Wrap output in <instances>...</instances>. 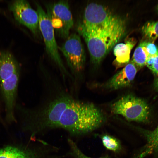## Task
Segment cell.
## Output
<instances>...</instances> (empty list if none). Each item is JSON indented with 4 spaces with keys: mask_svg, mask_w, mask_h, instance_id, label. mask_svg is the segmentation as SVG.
<instances>
[{
    "mask_svg": "<svg viewBox=\"0 0 158 158\" xmlns=\"http://www.w3.org/2000/svg\"><path fill=\"white\" fill-rule=\"evenodd\" d=\"M136 129L145 137L147 140L146 145L137 157L144 158L153 154H158V126L154 130H150L138 127Z\"/></svg>",
    "mask_w": 158,
    "mask_h": 158,
    "instance_id": "obj_14",
    "label": "cell"
},
{
    "mask_svg": "<svg viewBox=\"0 0 158 158\" xmlns=\"http://www.w3.org/2000/svg\"><path fill=\"white\" fill-rule=\"evenodd\" d=\"M146 65L154 74L158 76V51L156 55L149 57Z\"/></svg>",
    "mask_w": 158,
    "mask_h": 158,
    "instance_id": "obj_19",
    "label": "cell"
},
{
    "mask_svg": "<svg viewBox=\"0 0 158 158\" xmlns=\"http://www.w3.org/2000/svg\"><path fill=\"white\" fill-rule=\"evenodd\" d=\"M44 142L41 146L8 145L0 149V158H54L57 156L48 154L49 145Z\"/></svg>",
    "mask_w": 158,
    "mask_h": 158,
    "instance_id": "obj_11",
    "label": "cell"
},
{
    "mask_svg": "<svg viewBox=\"0 0 158 158\" xmlns=\"http://www.w3.org/2000/svg\"><path fill=\"white\" fill-rule=\"evenodd\" d=\"M156 10L157 12H158V3L157 4V5L156 7Z\"/></svg>",
    "mask_w": 158,
    "mask_h": 158,
    "instance_id": "obj_22",
    "label": "cell"
},
{
    "mask_svg": "<svg viewBox=\"0 0 158 158\" xmlns=\"http://www.w3.org/2000/svg\"><path fill=\"white\" fill-rule=\"evenodd\" d=\"M39 16L40 31L44 39L46 50L49 58L58 66L63 74H68L58 51L59 47L55 39L54 31L48 16L41 6L36 4Z\"/></svg>",
    "mask_w": 158,
    "mask_h": 158,
    "instance_id": "obj_6",
    "label": "cell"
},
{
    "mask_svg": "<svg viewBox=\"0 0 158 158\" xmlns=\"http://www.w3.org/2000/svg\"><path fill=\"white\" fill-rule=\"evenodd\" d=\"M146 48L149 57L155 56L157 54L158 51V47L154 42L147 41L146 44Z\"/></svg>",
    "mask_w": 158,
    "mask_h": 158,
    "instance_id": "obj_20",
    "label": "cell"
},
{
    "mask_svg": "<svg viewBox=\"0 0 158 158\" xmlns=\"http://www.w3.org/2000/svg\"><path fill=\"white\" fill-rule=\"evenodd\" d=\"M112 112L129 121L146 123L149 121L150 109L143 99L129 94L122 97L111 105Z\"/></svg>",
    "mask_w": 158,
    "mask_h": 158,
    "instance_id": "obj_4",
    "label": "cell"
},
{
    "mask_svg": "<svg viewBox=\"0 0 158 158\" xmlns=\"http://www.w3.org/2000/svg\"><path fill=\"white\" fill-rule=\"evenodd\" d=\"M9 9L16 21L28 28L35 37H41L38 14L27 1H14L10 5Z\"/></svg>",
    "mask_w": 158,
    "mask_h": 158,
    "instance_id": "obj_9",
    "label": "cell"
},
{
    "mask_svg": "<svg viewBox=\"0 0 158 158\" xmlns=\"http://www.w3.org/2000/svg\"><path fill=\"white\" fill-rule=\"evenodd\" d=\"M137 71V68L131 61L107 82L105 86L108 89L114 90L126 87L133 80Z\"/></svg>",
    "mask_w": 158,
    "mask_h": 158,
    "instance_id": "obj_12",
    "label": "cell"
},
{
    "mask_svg": "<svg viewBox=\"0 0 158 158\" xmlns=\"http://www.w3.org/2000/svg\"><path fill=\"white\" fill-rule=\"evenodd\" d=\"M20 69L0 76V89L5 106L6 118L9 123L16 121L15 111Z\"/></svg>",
    "mask_w": 158,
    "mask_h": 158,
    "instance_id": "obj_7",
    "label": "cell"
},
{
    "mask_svg": "<svg viewBox=\"0 0 158 158\" xmlns=\"http://www.w3.org/2000/svg\"><path fill=\"white\" fill-rule=\"evenodd\" d=\"M59 49L73 73H77L82 70L85 63V54L79 35L75 33L70 35Z\"/></svg>",
    "mask_w": 158,
    "mask_h": 158,
    "instance_id": "obj_8",
    "label": "cell"
},
{
    "mask_svg": "<svg viewBox=\"0 0 158 158\" xmlns=\"http://www.w3.org/2000/svg\"><path fill=\"white\" fill-rule=\"evenodd\" d=\"M147 42L143 41L140 42L134 51L131 61L137 68H142L146 65L149 57L146 48Z\"/></svg>",
    "mask_w": 158,
    "mask_h": 158,
    "instance_id": "obj_15",
    "label": "cell"
},
{
    "mask_svg": "<svg viewBox=\"0 0 158 158\" xmlns=\"http://www.w3.org/2000/svg\"><path fill=\"white\" fill-rule=\"evenodd\" d=\"M68 142L70 150L68 153L75 158H109L108 157H103L99 158H92L84 154L78 147L75 143L71 138H68Z\"/></svg>",
    "mask_w": 158,
    "mask_h": 158,
    "instance_id": "obj_18",
    "label": "cell"
},
{
    "mask_svg": "<svg viewBox=\"0 0 158 158\" xmlns=\"http://www.w3.org/2000/svg\"><path fill=\"white\" fill-rule=\"evenodd\" d=\"M46 13L54 32L59 37L66 39L74 25L67 1L61 0L47 5Z\"/></svg>",
    "mask_w": 158,
    "mask_h": 158,
    "instance_id": "obj_5",
    "label": "cell"
},
{
    "mask_svg": "<svg viewBox=\"0 0 158 158\" xmlns=\"http://www.w3.org/2000/svg\"><path fill=\"white\" fill-rule=\"evenodd\" d=\"M105 121L102 112L93 104L73 98L63 113L57 125L73 136L90 133L101 126Z\"/></svg>",
    "mask_w": 158,
    "mask_h": 158,
    "instance_id": "obj_2",
    "label": "cell"
},
{
    "mask_svg": "<svg viewBox=\"0 0 158 158\" xmlns=\"http://www.w3.org/2000/svg\"><path fill=\"white\" fill-rule=\"evenodd\" d=\"M100 138L103 145L107 149L114 152L121 150V145L119 141L112 136L103 134L101 135Z\"/></svg>",
    "mask_w": 158,
    "mask_h": 158,
    "instance_id": "obj_17",
    "label": "cell"
},
{
    "mask_svg": "<svg viewBox=\"0 0 158 158\" xmlns=\"http://www.w3.org/2000/svg\"><path fill=\"white\" fill-rule=\"evenodd\" d=\"M72 98L63 95L50 102L41 110L34 112L23 111L29 129L32 135L57 128L61 116Z\"/></svg>",
    "mask_w": 158,
    "mask_h": 158,
    "instance_id": "obj_3",
    "label": "cell"
},
{
    "mask_svg": "<svg viewBox=\"0 0 158 158\" xmlns=\"http://www.w3.org/2000/svg\"><path fill=\"white\" fill-rule=\"evenodd\" d=\"M141 31L149 41L154 42L158 38V20L147 22L142 26Z\"/></svg>",
    "mask_w": 158,
    "mask_h": 158,
    "instance_id": "obj_16",
    "label": "cell"
},
{
    "mask_svg": "<svg viewBox=\"0 0 158 158\" xmlns=\"http://www.w3.org/2000/svg\"><path fill=\"white\" fill-rule=\"evenodd\" d=\"M120 18L105 6L91 3L85 8L81 22L88 26L102 27L110 24Z\"/></svg>",
    "mask_w": 158,
    "mask_h": 158,
    "instance_id": "obj_10",
    "label": "cell"
},
{
    "mask_svg": "<svg viewBox=\"0 0 158 158\" xmlns=\"http://www.w3.org/2000/svg\"><path fill=\"white\" fill-rule=\"evenodd\" d=\"M76 29L86 43L92 63L97 65L124 36L126 26L125 20L121 18L102 27L88 26L79 22Z\"/></svg>",
    "mask_w": 158,
    "mask_h": 158,
    "instance_id": "obj_1",
    "label": "cell"
},
{
    "mask_svg": "<svg viewBox=\"0 0 158 158\" xmlns=\"http://www.w3.org/2000/svg\"><path fill=\"white\" fill-rule=\"evenodd\" d=\"M154 85L155 88L158 91V78L155 79Z\"/></svg>",
    "mask_w": 158,
    "mask_h": 158,
    "instance_id": "obj_21",
    "label": "cell"
},
{
    "mask_svg": "<svg viewBox=\"0 0 158 158\" xmlns=\"http://www.w3.org/2000/svg\"><path fill=\"white\" fill-rule=\"evenodd\" d=\"M136 43L133 37H128L124 43L116 44L113 48V53L116 59L113 63L116 68L125 66L129 62L131 50Z\"/></svg>",
    "mask_w": 158,
    "mask_h": 158,
    "instance_id": "obj_13",
    "label": "cell"
}]
</instances>
